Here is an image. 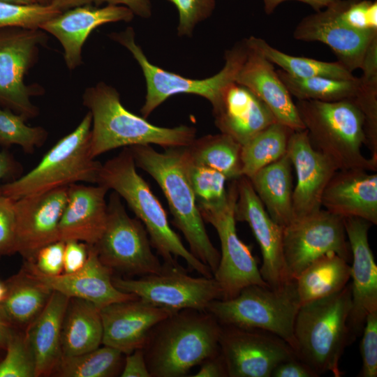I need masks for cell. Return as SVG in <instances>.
Listing matches in <instances>:
<instances>
[{"instance_id": "cell-5", "label": "cell", "mask_w": 377, "mask_h": 377, "mask_svg": "<svg viewBox=\"0 0 377 377\" xmlns=\"http://www.w3.org/2000/svg\"><path fill=\"white\" fill-rule=\"evenodd\" d=\"M351 309L350 285L325 297L300 306L293 328L296 357L318 376L342 374L339 361L353 341L348 325Z\"/></svg>"}, {"instance_id": "cell-27", "label": "cell", "mask_w": 377, "mask_h": 377, "mask_svg": "<svg viewBox=\"0 0 377 377\" xmlns=\"http://www.w3.org/2000/svg\"><path fill=\"white\" fill-rule=\"evenodd\" d=\"M322 207L342 218L377 224V174L363 169L338 170L324 191Z\"/></svg>"}, {"instance_id": "cell-3", "label": "cell", "mask_w": 377, "mask_h": 377, "mask_svg": "<svg viewBox=\"0 0 377 377\" xmlns=\"http://www.w3.org/2000/svg\"><path fill=\"white\" fill-rule=\"evenodd\" d=\"M97 184L112 189L121 197L145 227L151 246L163 263L174 264L182 258L188 269L201 276L213 277L206 265L195 258L183 244L170 226L167 214L148 184L138 173L129 147L101 164Z\"/></svg>"}, {"instance_id": "cell-34", "label": "cell", "mask_w": 377, "mask_h": 377, "mask_svg": "<svg viewBox=\"0 0 377 377\" xmlns=\"http://www.w3.org/2000/svg\"><path fill=\"white\" fill-rule=\"evenodd\" d=\"M247 43L264 55L281 70L296 77H327L339 80H353L356 77L339 62L323 61L309 57H297L284 53L264 39L251 36Z\"/></svg>"}, {"instance_id": "cell-14", "label": "cell", "mask_w": 377, "mask_h": 377, "mask_svg": "<svg viewBox=\"0 0 377 377\" xmlns=\"http://www.w3.org/2000/svg\"><path fill=\"white\" fill-rule=\"evenodd\" d=\"M329 252L338 254L348 262L350 259L343 218L320 209L295 219L283 228V253L290 279Z\"/></svg>"}, {"instance_id": "cell-25", "label": "cell", "mask_w": 377, "mask_h": 377, "mask_svg": "<svg viewBox=\"0 0 377 377\" xmlns=\"http://www.w3.org/2000/svg\"><path fill=\"white\" fill-rule=\"evenodd\" d=\"M108 189L76 183L68 186V200L59 224V239L95 245L105 229Z\"/></svg>"}, {"instance_id": "cell-2", "label": "cell", "mask_w": 377, "mask_h": 377, "mask_svg": "<svg viewBox=\"0 0 377 377\" xmlns=\"http://www.w3.org/2000/svg\"><path fill=\"white\" fill-rule=\"evenodd\" d=\"M221 325L207 311L182 309L151 330L142 348L151 377L185 376L220 352Z\"/></svg>"}, {"instance_id": "cell-43", "label": "cell", "mask_w": 377, "mask_h": 377, "mask_svg": "<svg viewBox=\"0 0 377 377\" xmlns=\"http://www.w3.org/2000/svg\"><path fill=\"white\" fill-rule=\"evenodd\" d=\"M341 20L360 31L377 32V2L371 0H343Z\"/></svg>"}, {"instance_id": "cell-49", "label": "cell", "mask_w": 377, "mask_h": 377, "mask_svg": "<svg viewBox=\"0 0 377 377\" xmlns=\"http://www.w3.org/2000/svg\"><path fill=\"white\" fill-rule=\"evenodd\" d=\"M126 355L120 376L151 377L142 348H138Z\"/></svg>"}, {"instance_id": "cell-44", "label": "cell", "mask_w": 377, "mask_h": 377, "mask_svg": "<svg viewBox=\"0 0 377 377\" xmlns=\"http://www.w3.org/2000/svg\"><path fill=\"white\" fill-rule=\"evenodd\" d=\"M176 7L179 14L177 34L191 36L195 26L212 14L215 0H168Z\"/></svg>"}, {"instance_id": "cell-45", "label": "cell", "mask_w": 377, "mask_h": 377, "mask_svg": "<svg viewBox=\"0 0 377 377\" xmlns=\"http://www.w3.org/2000/svg\"><path fill=\"white\" fill-rule=\"evenodd\" d=\"M360 343L361 377L377 376V311L369 313L365 319Z\"/></svg>"}, {"instance_id": "cell-21", "label": "cell", "mask_w": 377, "mask_h": 377, "mask_svg": "<svg viewBox=\"0 0 377 377\" xmlns=\"http://www.w3.org/2000/svg\"><path fill=\"white\" fill-rule=\"evenodd\" d=\"M24 268L52 291L69 298H80L92 302L99 309L112 303L138 298L119 290L113 283V272L100 260L92 245H89L88 258L84 267L73 273L46 275L26 260Z\"/></svg>"}, {"instance_id": "cell-59", "label": "cell", "mask_w": 377, "mask_h": 377, "mask_svg": "<svg viewBox=\"0 0 377 377\" xmlns=\"http://www.w3.org/2000/svg\"><path fill=\"white\" fill-rule=\"evenodd\" d=\"M50 0H38V3L43 5H50Z\"/></svg>"}, {"instance_id": "cell-31", "label": "cell", "mask_w": 377, "mask_h": 377, "mask_svg": "<svg viewBox=\"0 0 377 377\" xmlns=\"http://www.w3.org/2000/svg\"><path fill=\"white\" fill-rule=\"evenodd\" d=\"M100 309L91 302L70 298L61 329L62 356L82 354L102 345Z\"/></svg>"}, {"instance_id": "cell-39", "label": "cell", "mask_w": 377, "mask_h": 377, "mask_svg": "<svg viewBox=\"0 0 377 377\" xmlns=\"http://www.w3.org/2000/svg\"><path fill=\"white\" fill-rule=\"evenodd\" d=\"M27 119L12 110L0 107V145H16L27 154H33L47 139L48 133L42 126H29Z\"/></svg>"}, {"instance_id": "cell-10", "label": "cell", "mask_w": 377, "mask_h": 377, "mask_svg": "<svg viewBox=\"0 0 377 377\" xmlns=\"http://www.w3.org/2000/svg\"><path fill=\"white\" fill-rule=\"evenodd\" d=\"M107 204L105 227L94 245L101 263L112 272L128 276H142L158 272L162 263L151 250L142 223L128 214L116 192L110 194Z\"/></svg>"}, {"instance_id": "cell-12", "label": "cell", "mask_w": 377, "mask_h": 377, "mask_svg": "<svg viewBox=\"0 0 377 377\" xmlns=\"http://www.w3.org/2000/svg\"><path fill=\"white\" fill-rule=\"evenodd\" d=\"M112 281L119 290L173 312L188 309L206 311L212 301L223 298L214 277L192 276L178 262L163 263L156 274L138 279L112 277Z\"/></svg>"}, {"instance_id": "cell-60", "label": "cell", "mask_w": 377, "mask_h": 377, "mask_svg": "<svg viewBox=\"0 0 377 377\" xmlns=\"http://www.w3.org/2000/svg\"><path fill=\"white\" fill-rule=\"evenodd\" d=\"M1 350H0V351H1ZM1 358H0V360H1Z\"/></svg>"}, {"instance_id": "cell-40", "label": "cell", "mask_w": 377, "mask_h": 377, "mask_svg": "<svg viewBox=\"0 0 377 377\" xmlns=\"http://www.w3.org/2000/svg\"><path fill=\"white\" fill-rule=\"evenodd\" d=\"M182 151L198 207L214 206L225 201L228 194L226 188L228 179L225 175L214 169L191 163L186 157L182 147Z\"/></svg>"}, {"instance_id": "cell-13", "label": "cell", "mask_w": 377, "mask_h": 377, "mask_svg": "<svg viewBox=\"0 0 377 377\" xmlns=\"http://www.w3.org/2000/svg\"><path fill=\"white\" fill-rule=\"evenodd\" d=\"M47 41L38 29H0V107L22 115L27 119L37 117L39 109L31 98L42 94L40 87L24 83V76L36 63L40 46Z\"/></svg>"}, {"instance_id": "cell-35", "label": "cell", "mask_w": 377, "mask_h": 377, "mask_svg": "<svg viewBox=\"0 0 377 377\" xmlns=\"http://www.w3.org/2000/svg\"><path fill=\"white\" fill-rule=\"evenodd\" d=\"M293 131L275 121L242 145V175L249 179L260 169L282 157Z\"/></svg>"}, {"instance_id": "cell-51", "label": "cell", "mask_w": 377, "mask_h": 377, "mask_svg": "<svg viewBox=\"0 0 377 377\" xmlns=\"http://www.w3.org/2000/svg\"><path fill=\"white\" fill-rule=\"evenodd\" d=\"M200 369L193 377H227L224 360L219 352L208 357L200 364Z\"/></svg>"}, {"instance_id": "cell-38", "label": "cell", "mask_w": 377, "mask_h": 377, "mask_svg": "<svg viewBox=\"0 0 377 377\" xmlns=\"http://www.w3.org/2000/svg\"><path fill=\"white\" fill-rule=\"evenodd\" d=\"M279 77L292 96L297 100L325 102L353 99L359 80H339L327 77H296L281 69L276 71Z\"/></svg>"}, {"instance_id": "cell-8", "label": "cell", "mask_w": 377, "mask_h": 377, "mask_svg": "<svg viewBox=\"0 0 377 377\" xmlns=\"http://www.w3.org/2000/svg\"><path fill=\"white\" fill-rule=\"evenodd\" d=\"M110 37L126 47L142 69L146 81L147 94L140 112L145 119L165 100L179 94L202 96L208 100L214 108L217 105L224 89L235 82L236 75L247 54V45L244 39L226 51L225 65L218 73L205 79H191L149 62L140 46L135 43L132 27L112 33Z\"/></svg>"}, {"instance_id": "cell-18", "label": "cell", "mask_w": 377, "mask_h": 377, "mask_svg": "<svg viewBox=\"0 0 377 377\" xmlns=\"http://www.w3.org/2000/svg\"><path fill=\"white\" fill-rule=\"evenodd\" d=\"M342 3L343 0H339L323 10L302 18L293 31V38L327 45L336 55L337 61L353 73L361 68L377 32L360 31L346 26L339 17Z\"/></svg>"}, {"instance_id": "cell-20", "label": "cell", "mask_w": 377, "mask_h": 377, "mask_svg": "<svg viewBox=\"0 0 377 377\" xmlns=\"http://www.w3.org/2000/svg\"><path fill=\"white\" fill-rule=\"evenodd\" d=\"M286 152L297 177L293 193L295 220L321 209L324 191L338 169L311 145L305 129L293 131Z\"/></svg>"}, {"instance_id": "cell-17", "label": "cell", "mask_w": 377, "mask_h": 377, "mask_svg": "<svg viewBox=\"0 0 377 377\" xmlns=\"http://www.w3.org/2000/svg\"><path fill=\"white\" fill-rule=\"evenodd\" d=\"M68 200V186L14 200L15 253L32 260L43 246L58 241L59 224Z\"/></svg>"}, {"instance_id": "cell-7", "label": "cell", "mask_w": 377, "mask_h": 377, "mask_svg": "<svg viewBox=\"0 0 377 377\" xmlns=\"http://www.w3.org/2000/svg\"><path fill=\"white\" fill-rule=\"evenodd\" d=\"M91 115L61 138L25 175L1 185V195L13 200L76 183L97 184L101 163L90 152Z\"/></svg>"}, {"instance_id": "cell-29", "label": "cell", "mask_w": 377, "mask_h": 377, "mask_svg": "<svg viewBox=\"0 0 377 377\" xmlns=\"http://www.w3.org/2000/svg\"><path fill=\"white\" fill-rule=\"evenodd\" d=\"M292 168L286 152L249 178L268 214L283 228L293 221Z\"/></svg>"}, {"instance_id": "cell-53", "label": "cell", "mask_w": 377, "mask_h": 377, "mask_svg": "<svg viewBox=\"0 0 377 377\" xmlns=\"http://www.w3.org/2000/svg\"><path fill=\"white\" fill-rule=\"evenodd\" d=\"M22 170L21 164L17 161L13 155L6 151H0V182L2 179H13L20 177ZM0 195H1L0 185Z\"/></svg>"}, {"instance_id": "cell-58", "label": "cell", "mask_w": 377, "mask_h": 377, "mask_svg": "<svg viewBox=\"0 0 377 377\" xmlns=\"http://www.w3.org/2000/svg\"><path fill=\"white\" fill-rule=\"evenodd\" d=\"M7 291L6 283L0 281V302L4 299Z\"/></svg>"}, {"instance_id": "cell-36", "label": "cell", "mask_w": 377, "mask_h": 377, "mask_svg": "<svg viewBox=\"0 0 377 377\" xmlns=\"http://www.w3.org/2000/svg\"><path fill=\"white\" fill-rule=\"evenodd\" d=\"M353 98L364 117L365 145L377 161V37L369 45Z\"/></svg>"}, {"instance_id": "cell-54", "label": "cell", "mask_w": 377, "mask_h": 377, "mask_svg": "<svg viewBox=\"0 0 377 377\" xmlns=\"http://www.w3.org/2000/svg\"><path fill=\"white\" fill-rule=\"evenodd\" d=\"M288 0H263L264 10L267 15H271L283 1ZM306 3L315 11H319L339 0H293Z\"/></svg>"}, {"instance_id": "cell-24", "label": "cell", "mask_w": 377, "mask_h": 377, "mask_svg": "<svg viewBox=\"0 0 377 377\" xmlns=\"http://www.w3.org/2000/svg\"><path fill=\"white\" fill-rule=\"evenodd\" d=\"M246 40V38H245ZM247 54L235 82L247 87L269 109L276 121L293 131L304 130L295 103L274 64L246 42Z\"/></svg>"}, {"instance_id": "cell-50", "label": "cell", "mask_w": 377, "mask_h": 377, "mask_svg": "<svg viewBox=\"0 0 377 377\" xmlns=\"http://www.w3.org/2000/svg\"><path fill=\"white\" fill-rule=\"evenodd\" d=\"M318 374L297 357L279 364L271 377H318Z\"/></svg>"}, {"instance_id": "cell-23", "label": "cell", "mask_w": 377, "mask_h": 377, "mask_svg": "<svg viewBox=\"0 0 377 377\" xmlns=\"http://www.w3.org/2000/svg\"><path fill=\"white\" fill-rule=\"evenodd\" d=\"M100 313L102 344L126 355L142 348L153 327L174 312L138 297L107 305Z\"/></svg>"}, {"instance_id": "cell-41", "label": "cell", "mask_w": 377, "mask_h": 377, "mask_svg": "<svg viewBox=\"0 0 377 377\" xmlns=\"http://www.w3.org/2000/svg\"><path fill=\"white\" fill-rule=\"evenodd\" d=\"M4 352L0 360V377H36L34 357L24 334L13 328Z\"/></svg>"}, {"instance_id": "cell-26", "label": "cell", "mask_w": 377, "mask_h": 377, "mask_svg": "<svg viewBox=\"0 0 377 377\" xmlns=\"http://www.w3.org/2000/svg\"><path fill=\"white\" fill-rule=\"evenodd\" d=\"M213 114L221 133L230 135L241 145L276 121L260 99L236 82L224 89Z\"/></svg>"}, {"instance_id": "cell-32", "label": "cell", "mask_w": 377, "mask_h": 377, "mask_svg": "<svg viewBox=\"0 0 377 377\" xmlns=\"http://www.w3.org/2000/svg\"><path fill=\"white\" fill-rule=\"evenodd\" d=\"M348 262L334 252L313 260L293 279L300 306L342 290L350 279Z\"/></svg>"}, {"instance_id": "cell-1", "label": "cell", "mask_w": 377, "mask_h": 377, "mask_svg": "<svg viewBox=\"0 0 377 377\" xmlns=\"http://www.w3.org/2000/svg\"><path fill=\"white\" fill-rule=\"evenodd\" d=\"M82 103L91 115L90 152L94 158L114 149L138 145L186 147L195 138L193 126L161 127L131 112L122 105L117 89L103 82L85 89Z\"/></svg>"}, {"instance_id": "cell-16", "label": "cell", "mask_w": 377, "mask_h": 377, "mask_svg": "<svg viewBox=\"0 0 377 377\" xmlns=\"http://www.w3.org/2000/svg\"><path fill=\"white\" fill-rule=\"evenodd\" d=\"M237 191L235 219L249 224L259 244L263 258L260 272L263 279L272 288L292 281L283 258V227L268 214L249 178L242 176L237 179Z\"/></svg>"}, {"instance_id": "cell-9", "label": "cell", "mask_w": 377, "mask_h": 377, "mask_svg": "<svg viewBox=\"0 0 377 377\" xmlns=\"http://www.w3.org/2000/svg\"><path fill=\"white\" fill-rule=\"evenodd\" d=\"M300 306L293 280L279 288L249 286L233 298L212 301L206 311L221 325L268 332L294 350V323Z\"/></svg>"}, {"instance_id": "cell-11", "label": "cell", "mask_w": 377, "mask_h": 377, "mask_svg": "<svg viewBox=\"0 0 377 377\" xmlns=\"http://www.w3.org/2000/svg\"><path fill=\"white\" fill-rule=\"evenodd\" d=\"M237 195V179L231 180L225 201L198 207L204 221L215 228L219 237L220 260L213 277L221 289L222 300L236 297L249 286H269L261 276L251 247L237 235L235 216Z\"/></svg>"}, {"instance_id": "cell-47", "label": "cell", "mask_w": 377, "mask_h": 377, "mask_svg": "<svg viewBox=\"0 0 377 377\" xmlns=\"http://www.w3.org/2000/svg\"><path fill=\"white\" fill-rule=\"evenodd\" d=\"M65 242L58 240L42 247L32 260H29L40 272L58 275L64 272Z\"/></svg>"}, {"instance_id": "cell-4", "label": "cell", "mask_w": 377, "mask_h": 377, "mask_svg": "<svg viewBox=\"0 0 377 377\" xmlns=\"http://www.w3.org/2000/svg\"><path fill=\"white\" fill-rule=\"evenodd\" d=\"M129 147L136 167L145 170L163 191L173 216L174 225L182 232L191 253L209 267L212 274L220 253L212 243L191 186L180 147L156 151L150 145Z\"/></svg>"}, {"instance_id": "cell-6", "label": "cell", "mask_w": 377, "mask_h": 377, "mask_svg": "<svg viewBox=\"0 0 377 377\" xmlns=\"http://www.w3.org/2000/svg\"><path fill=\"white\" fill-rule=\"evenodd\" d=\"M295 103L311 145L338 170L376 172L377 161L366 158L361 152L366 142L364 117L353 99Z\"/></svg>"}, {"instance_id": "cell-37", "label": "cell", "mask_w": 377, "mask_h": 377, "mask_svg": "<svg viewBox=\"0 0 377 377\" xmlns=\"http://www.w3.org/2000/svg\"><path fill=\"white\" fill-rule=\"evenodd\" d=\"M119 350L102 344L92 350L72 356H62L53 374L61 377H110L123 367Z\"/></svg>"}, {"instance_id": "cell-55", "label": "cell", "mask_w": 377, "mask_h": 377, "mask_svg": "<svg viewBox=\"0 0 377 377\" xmlns=\"http://www.w3.org/2000/svg\"><path fill=\"white\" fill-rule=\"evenodd\" d=\"M94 0H50V5L60 12L94 3Z\"/></svg>"}, {"instance_id": "cell-57", "label": "cell", "mask_w": 377, "mask_h": 377, "mask_svg": "<svg viewBox=\"0 0 377 377\" xmlns=\"http://www.w3.org/2000/svg\"><path fill=\"white\" fill-rule=\"evenodd\" d=\"M0 1L24 5L39 3L38 0H0Z\"/></svg>"}, {"instance_id": "cell-56", "label": "cell", "mask_w": 377, "mask_h": 377, "mask_svg": "<svg viewBox=\"0 0 377 377\" xmlns=\"http://www.w3.org/2000/svg\"><path fill=\"white\" fill-rule=\"evenodd\" d=\"M13 327L0 317V350H4Z\"/></svg>"}, {"instance_id": "cell-30", "label": "cell", "mask_w": 377, "mask_h": 377, "mask_svg": "<svg viewBox=\"0 0 377 377\" xmlns=\"http://www.w3.org/2000/svg\"><path fill=\"white\" fill-rule=\"evenodd\" d=\"M5 283L7 291L0 302V317L13 328L27 327L43 309L52 290L24 267Z\"/></svg>"}, {"instance_id": "cell-15", "label": "cell", "mask_w": 377, "mask_h": 377, "mask_svg": "<svg viewBox=\"0 0 377 377\" xmlns=\"http://www.w3.org/2000/svg\"><path fill=\"white\" fill-rule=\"evenodd\" d=\"M219 344L228 377H271L279 364L297 357L284 340L259 330L221 325Z\"/></svg>"}, {"instance_id": "cell-19", "label": "cell", "mask_w": 377, "mask_h": 377, "mask_svg": "<svg viewBox=\"0 0 377 377\" xmlns=\"http://www.w3.org/2000/svg\"><path fill=\"white\" fill-rule=\"evenodd\" d=\"M343 223L352 257L348 325L353 340L362 334L367 316L377 311V265L368 239L371 224L357 217L343 218Z\"/></svg>"}, {"instance_id": "cell-33", "label": "cell", "mask_w": 377, "mask_h": 377, "mask_svg": "<svg viewBox=\"0 0 377 377\" xmlns=\"http://www.w3.org/2000/svg\"><path fill=\"white\" fill-rule=\"evenodd\" d=\"M182 149L189 161L217 170L228 180L242 177V145L228 135L221 133L195 138Z\"/></svg>"}, {"instance_id": "cell-52", "label": "cell", "mask_w": 377, "mask_h": 377, "mask_svg": "<svg viewBox=\"0 0 377 377\" xmlns=\"http://www.w3.org/2000/svg\"><path fill=\"white\" fill-rule=\"evenodd\" d=\"M124 6L129 8L134 15L149 18L151 15L150 0H94V3L100 6L103 3Z\"/></svg>"}, {"instance_id": "cell-22", "label": "cell", "mask_w": 377, "mask_h": 377, "mask_svg": "<svg viewBox=\"0 0 377 377\" xmlns=\"http://www.w3.org/2000/svg\"><path fill=\"white\" fill-rule=\"evenodd\" d=\"M133 17V12L124 6L84 5L61 12L45 22L40 29L59 41L66 66L74 70L82 64L83 45L96 28L107 23L130 22Z\"/></svg>"}, {"instance_id": "cell-46", "label": "cell", "mask_w": 377, "mask_h": 377, "mask_svg": "<svg viewBox=\"0 0 377 377\" xmlns=\"http://www.w3.org/2000/svg\"><path fill=\"white\" fill-rule=\"evenodd\" d=\"M15 253L14 200L0 195V258Z\"/></svg>"}, {"instance_id": "cell-42", "label": "cell", "mask_w": 377, "mask_h": 377, "mask_svg": "<svg viewBox=\"0 0 377 377\" xmlns=\"http://www.w3.org/2000/svg\"><path fill=\"white\" fill-rule=\"evenodd\" d=\"M60 13L51 5H24L0 1V29L14 27L38 29L45 22Z\"/></svg>"}, {"instance_id": "cell-28", "label": "cell", "mask_w": 377, "mask_h": 377, "mask_svg": "<svg viewBox=\"0 0 377 377\" xmlns=\"http://www.w3.org/2000/svg\"><path fill=\"white\" fill-rule=\"evenodd\" d=\"M69 300L52 291L43 309L27 326L24 336L34 357L36 377L53 374L62 357L61 329Z\"/></svg>"}, {"instance_id": "cell-48", "label": "cell", "mask_w": 377, "mask_h": 377, "mask_svg": "<svg viewBox=\"0 0 377 377\" xmlns=\"http://www.w3.org/2000/svg\"><path fill=\"white\" fill-rule=\"evenodd\" d=\"M89 245L84 242L68 240L65 242L64 272L73 273L81 269L88 258Z\"/></svg>"}]
</instances>
